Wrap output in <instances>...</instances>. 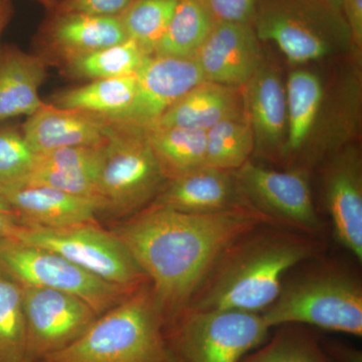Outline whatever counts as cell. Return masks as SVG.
Masks as SVG:
<instances>
[{
	"label": "cell",
	"instance_id": "cell-5",
	"mask_svg": "<svg viewBox=\"0 0 362 362\" xmlns=\"http://www.w3.org/2000/svg\"><path fill=\"white\" fill-rule=\"evenodd\" d=\"M255 30L288 61L305 64L350 47L342 11L324 0H256Z\"/></svg>",
	"mask_w": 362,
	"mask_h": 362
},
{
	"label": "cell",
	"instance_id": "cell-11",
	"mask_svg": "<svg viewBox=\"0 0 362 362\" xmlns=\"http://www.w3.org/2000/svg\"><path fill=\"white\" fill-rule=\"evenodd\" d=\"M26 325L25 362H40L78 339L99 317L69 293L20 285Z\"/></svg>",
	"mask_w": 362,
	"mask_h": 362
},
{
	"label": "cell",
	"instance_id": "cell-16",
	"mask_svg": "<svg viewBox=\"0 0 362 362\" xmlns=\"http://www.w3.org/2000/svg\"><path fill=\"white\" fill-rule=\"evenodd\" d=\"M242 90L244 113L255 138V152L285 158L288 117L286 87L274 66L262 63Z\"/></svg>",
	"mask_w": 362,
	"mask_h": 362
},
{
	"label": "cell",
	"instance_id": "cell-6",
	"mask_svg": "<svg viewBox=\"0 0 362 362\" xmlns=\"http://www.w3.org/2000/svg\"><path fill=\"white\" fill-rule=\"evenodd\" d=\"M109 121L98 183L102 211L129 216L151 204L166 178L144 128Z\"/></svg>",
	"mask_w": 362,
	"mask_h": 362
},
{
	"label": "cell",
	"instance_id": "cell-15",
	"mask_svg": "<svg viewBox=\"0 0 362 362\" xmlns=\"http://www.w3.org/2000/svg\"><path fill=\"white\" fill-rule=\"evenodd\" d=\"M194 59L204 81L243 88L263 63L261 40L252 23H216Z\"/></svg>",
	"mask_w": 362,
	"mask_h": 362
},
{
	"label": "cell",
	"instance_id": "cell-8",
	"mask_svg": "<svg viewBox=\"0 0 362 362\" xmlns=\"http://www.w3.org/2000/svg\"><path fill=\"white\" fill-rule=\"evenodd\" d=\"M16 240L61 255L106 282L131 292L149 282L115 233L96 223L62 228L23 226Z\"/></svg>",
	"mask_w": 362,
	"mask_h": 362
},
{
	"label": "cell",
	"instance_id": "cell-7",
	"mask_svg": "<svg viewBox=\"0 0 362 362\" xmlns=\"http://www.w3.org/2000/svg\"><path fill=\"white\" fill-rule=\"evenodd\" d=\"M262 314L185 309L164 333L173 362H240L268 339Z\"/></svg>",
	"mask_w": 362,
	"mask_h": 362
},
{
	"label": "cell",
	"instance_id": "cell-25",
	"mask_svg": "<svg viewBox=\"0 0 362 362\" xmlns=\"http://www.w3.org/2000/svg\"><path fill=\"white\" fill-rule=\"evenodd\" d=\"M145 133L166 180L206 165V131L152 126Z\"/></svg>",
	"mask_w": 362,
	"mask_h": 362
},
{
	"label": "cell",
	"instance_id": "cell-23",
	"mask_svg": "<svg viewBox=\"0 0 362 362\" xmlns=\"http://www.w3.org/2000/svg\"><path fill=\"white\" fill-rule=\"evenodd\" d=\"M136 93V75L90 81L58 90L47 103L115 120L129 108Z\"/></svg>",
	"mask_w": 362,
	"mask_h": 362
},
{
	"label": "cell",
	"instance_id": "cell-35",
	"mask_svg": "<svg viewBox=\"0 0 362 362\" xmlns=\"http://www.w3.org/2000/svg\"><path fill=\"white\" fill-rule=\"evenodd\" d=\"M341 11L346 21L351 51L361 58L362 51V0H343Z\"/></svg>",
	"mask_w": 362,
	"mask_h": 362
},
{
	"label": "cell",
	"instance_id": "cell-30",
	"mask_svg": "<svg viewBox=\"0 0 362 362\" xmlns=\"http://www.w3.org/2000/svg\"><path fill=\"white\" fill-rule=\"evenodd\" d=\"M180 0H132L119 16L128 40L152 56L168 30Z\"/></svg>",
	"mask_w": 362,
	"mask_h": 362
},
{
	"label": "cell",
	"instance_id": "cell-22",
	"mask_svg": "<svg viewBox=\"0 0 362 362\" xmlns=\"http://www.w3.org/2000/svg\"><path fill=\"white\" fill-rule=\"evenodd\" d=\"M244 115L240 88L204 81L181 98L153 126L207 131L226 119Z\"/></svg>",
	"mask_w": 362,
	"mask_h": 362
},
{
	"label": "cell",
	"instance_id": "cell-38",
	"mask_svg": "<svg viewBox=\"0 0 362 362\" xmlns=\"http://www.w3.org/2000/svg\"><path fill=\"white\" fill-rule=\"evenodd\" d=\"M13 13V0H0V47H1L2 35L11 23Z\"/></svg>",
	"mask_w": 362,
	"mask_h": 362
},
{
	"label": "cell",
	"instance_id": "cell-36",
	"mask_svg": "<svg viewBox=\"0 0 362 362\" xmlns=\"http://www.w3.org/2000/svg\"><path fill=\"white\" fill-rule=\"evenodd\" d=\"M23 226L20 216L13 207L0 197V242L16 240Z\"/></svg>",
	"mask_w": 362,
	"mask_h": 362
},
{
	"label": "cell",
	"instance_id": "cell-1",
	"mask_svg": "<svg viewBox=\"0 0 362 362\" xmlns=\"http://www.w3.org/2000/svg\"><path fill=\"white\" fill-rule=\"evenodd\" d=\"M263 225L278 226L249 206L189 214L150 204L114 233L148 279L166 323L187 308L225 250Z\"/></svg>",
	"mask_w": 362,
	"mask_h": 362
},
{
	"label": "cell",
	"instance_id": "cell-27",
	"mask_svg": "<svg viewBox=\"0 0 362 362\" xmlns=\"http://www.w3.org/2000/svg\"><path fill=\"white\" fill-rule=\"evenodd\" d=\"M147 57L139 45L127 40L71 59L59 69L64 77L86 83L136 75Z\"/></svg>",
	"mask_w": 362,
	"mask_h": 362
},
{
	"label": "cell",
	"instance_id": "cell-14",
	"mask_svg": "<svg viewBox=\"0 0 362 362\" xmlns=\"http://www.w3.org/2000/svg\"><path fill=\"white\" fill-rule=\"evenodd\" d=\"M323 195L335 239L361 262L362 162L356 147L331 157L324 170Z\"/></svg>",
	"mask_w": 362,
	"mask_h": 362
},
{
	"label": "cell",
	"instance_id": "cell-32",
	"mask_svg": "<svg viewBox=\"0 0 362 362\" xmlns=\"http://www.w3.org/2000/svg\"><path fill=\"white\" fill-rule=\"evenodd\" d=\"M35 156L21 127L0 123V195L25 187Z\"/></svg>",
	"mask_w": 362,
	"mask_h": 362
},
{
	"label": "cell",
	"instance_id": "cell-40",
	"mask_svg": "<svg viewBox=\"0 0 362 362\" xmlns=\"http://www.w3.org/2000/svg\"><path fill=\"white\" fill-rule=\"evenodd\" d=\"M324 1L327 2V4H331V6L337 7V8L340 9V11H341L343 0H324Z\"/></svg>",
	"mask_w": 362,
	"mask_h": 362
},
{
	"label": "cell",
	"instance_id": "cell-4",
	"mask_svg": "<svg viewBox=\"0 0 362 362\" xmlns=\"http://www.w3.org/2000/svg\"><path fill=\"white\" fill-rule=\"evenodd\" d=\"M164 326L148 282L98 317L75 341L40 362H173Z\"/></svg>",
	"mask_w": 362,
	"mask_h": 362
},
{
	"label": "cell",
	"instance_id": "cell-28",
	"mask_svg": "<svg viewBox=\"0 0 362 362\" xmlns=\"http://www.w3.org/2000/svg\"><path fill=\"white\" fill-rule=\"evenodd\" d=\"M254 152V134L245 115L226 119L206 131V166L235 171Z\"/></svg>",
	"mask_w": 362,
	"mask_h": 362
},
{
	"label": "cell",
	"instance_id": "cell-2",
	"mask_svg": "<svg viewBox=\"0 0 362 362\" xmlns=\"http://www.w3.org/2000/svg\"><path fill=\"white\" fill-rule=\"evenodd\" d=\"M324 252L321 238L281 226L252 228L216 259L185 309L263 313L288 274Z\"/></svg>",
	"mask_w": 362,
	"mask_h": 362
},
{
	"label": "cell",
	"instance_id": "cell-21",
	"mask_svg": "<svg viewBox=\"0 0 362 362\" xmlns=\"http://www.w3.org/2000/svg\"><path fill=\"white\" fill-rule=\"evenodd\" d=\"M20 216L23 226L62 228L96 223L101 206L93 199L42 185H26L0 195Z\"/></svg>",
	"mask_w": 362,
	"mask_h": 362
},
{
	"label": "cell",
	"instance_id": "cell-18",
	"mask_svg": "<svg viewBox=\"0 0 362 362\" xmlns=\"http://www.w3.org/2000/svg\"><path fill=\"white\" fill-rule=\"evenodd\" d=\"M110 121L90 114L58 108L45 102L21 126L35 154L66 147L100 146L107 138Z\"/></svg>",
	"mask_w": 362,
	"mask_h": 362
},
{
	"label": "cell",
	"instance_id": "cell-19",
	"mask_svg": "<svg viewBox=\"0 0 362 362\" xmlns=\"http://www.w3.org/2000/svg\"><path fill=\"white\" fill-rule=\"evenodd\" d=\"M103 144L66 147L37 154L25 187L42 185L56 188L66 194L93 199L101 206L98 183Z\"/></svg>",
	"mask_w": 362,
	"mask_h": 362
},
{
	"label": "cell",
	"instance_id": "cell-24",
	"mask_svg": "<svg viewBox=\"0 0 362 362\" xmlns=\"http://www.w3.org/2000/svg\"><path fill=\"white\" fill-rule=\"evenodd\" d=\"M285 87L288 130L284 159L301 152L310 140L324 98L322 81L311 71H293Z\"/></svg>",
	"mask_w": 362,
	"mask_h": 362
},
{
	"label": "cell",
	"instance_id": "cell-20",
	"mask_svg": "<svg viewBox=\"0 0 362 362\" xmlns=\"http://www.w3.org/2000/svg\"><path fill=\"white\" fill-rule=\"evenodd\" d=\"M47 62L16 45L0 47V123L32 116L44 106L39 90L47 78Z\"/></svg>",
	"mask_w": 362,
	"mask_h": 362
},
{
	"label": "cell",
	"instance_id": "cell-3",
	"mask_svg": "<svg viewBox=\"0 0 362 362\" xmlns=\"http://www.w3.org/2000/svg\"><path fill=\"white\" fill-rule=\"evenodd\" d=\"M311 259L285 278L277 299L262 314L270 328L285 324L362 337V283L350 267Z\"/></svg>",
	"mask_w": 362,
	"mask_h": 362
},
{
	"label": "cell",
	"instance_id": "cell-26",
	"mask_svg": "<svg viewBox=\"0 0 362 362\" xmlns=\"http://www.w3.org/2000/svg\"><path fill=\"white\" fill-rule=\"evenodd\" d=\"M216 23L206 0H180L153 54L194 58Z\"/></svg>",
	"mask_w": 362,
	"mask_h": 362
},
{
	"label": "cell",
	"instance_id": "cell-17",
	"mask_svg": "<svg viewBox=\"0 0 362 362\" xmlns=\"http://www.w3.org/2000/svg\"><path fill=\"white\" fill-rule=\"evenodd\" d=\"M151 204L189 214L251 207L240 192L235 171L206 165L166 180Z\"/></svg>",
	"mask_w": 362,
	"mask_h": 362
},
{
	"label": "cell",
	"instance_id": "cell-13",
	"mask_svg": "<svg viewBox=\"0 0 362 362\" xmlns=\"http://www.w3.org/2000/svg\"><path fill=\"white\" fill-rule=\"evenodd\" d=\"M35 37V54L47 65L66 62L128 40L119 16L47 11Z\"/></svg>",
	"mask_w": 362,
	"mask_h": 362
},
{
	"label": "cell",
	"instance_id": "cell-37",
	"mask_svg": "<svg viewBox=\"0 0 362 362\" xmlns=\"http://www.w3.org/2000/svg\"><path fill=\"white\" fill-rule=\"evenodd\" d=\"M320 342L324 352L331 362H362L361 350L351 345L337 340H325Z\"/></svg>",
	"mask_w": 362,
	"mask_h": 362
},
{
	"label": "cell",
	"instance_id": "cell-10",
	"mask_svg": "<svg viewBox=\"0 0 362 362\" xmlns=\"http://www.w3.org/2000/svg\"><path fill=\"white\" fill-rule=\"evenodd\" d=\"M235 175L243 197L252 209L276 225L321 238L322 223L306 169L278 171L249 160L235 170Z\"/></svg>",
	"mask_w": 362,
	"mask_h": 362
},
{
	"label": "cell",
	"instance_id": "cell-31",
	"mask_svg": "<svg viewBox=\"0 0 362 362\" xmlns=\"http://www.w3.org/2000/svg\"><path fill=\"white\" fill-rule=\"evenodd\" d=\"M26 325L20 284L0 271V362H25Z\"/></svg>",
	"mask_w": 362,
	"mask_h": 362
},
{
	"label": "cell",
	"instance_id": "cell-29",
	"mask_svg": "<svg viewBox=\"0 0 362 362\" xmlns=\"http://www.w3.org/2000/svg\"><path fill=\"white\" fill-rule=\"evenodd\" d=\"M240 362H331L320 340L300 324H285L271 339L252 350Z\"/></svg>",
	"mask_w": 362,
	"mask_h": 362
},
{
	"label": "cell",
	"instance_id": "cell-33",
	"mask_svg": "<svg viewBox=\"0 0 362 362\" xmlns=\"http://www.w3.org/2000/svg\"><path fill=\"white\" fill-rule=\"evenodd\" d=\"M132 0H59L52 11L98 16H119Z\"/></svg>",
	"mask_w": 362,
	"mask_h": 362
},
{
	"label": "cell",
	"instance_id": "cell-34",
	"mask_svg": "<svg viewBox=\"0 0 362 362\" xmlns=\"http://www.w3.org/2000/svg\"><path fill=\"white\" fill-rule=\"evenodd\" d=\"M216 23H252L256 0H206Z\"/></svg>",
	"mask_w": 362,
	"mask_h": 362
},
{
	"label": "cell",
	"instance_id": "cell-12",
	"mask_svg": "<svg viewBox=\"0 0 362 362\" xmlns=\"http://www.w3.org/2000/svg\"><path fill=\"white\" fill-rule=\"evenodd\" d=\"M204 81L194 58L157 54L147 57L136 73V93L132 103L122 115L111 121L144 129L151 127L181 98Z\"/></svg>",
	"mask_w": 362,
	"mask_h": 362
},
{
	"label": "cell",
	"instance_id": "cell-39",
	"mask_svg": "<svg viewBox=\"0 0 362 362\" xmlns=\"http://www.w3.org/2000/svg\"><path fill=\"white\" fill-rule=\"evenodd\" d=\"M33 1L37 2L40 6H44L47 11H49L56 7L59 0H33Z\"/></svg>",
	"mask_w": 362,
	"mask_h": 362
},
{
	"label": "cell",
	"instance_id": "cell-9",
	"mask_svg": "<svg viewBox=\"0 0 362 362\" xmlns=\"http://www.w3.org/2000/svg\"><path fill=\"white\" fill-rule=\"evenodd\" d=\"M0 271L20 285L75 295L99 316L133 293L96 277L57 252L16 240L0 242Z\"/></svg>",
	"mask_w": 362,
	"mask_h": 362
}]
</instances>
